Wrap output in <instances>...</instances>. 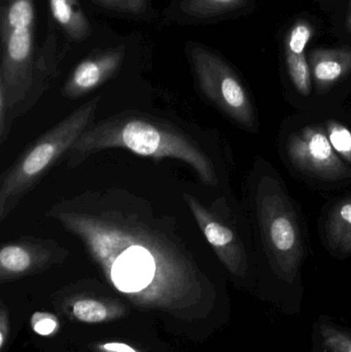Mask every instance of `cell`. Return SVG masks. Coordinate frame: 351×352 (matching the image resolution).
Returning a JSON list of instances; mask_svg holds the SVG:
<instances>
[{"mask_svg": "<svg viewBox=\"0 0 351 352\" xmlns=\"http://www.w3.org/2000/svg\"><path fill=\"white\" fill-rule=\"evenodd\" d=\"M257 264L255 297L288 316L302 311V270L310 252L304 215L282 175L260 156L247 175L243 197Z\"/></svg>", "mask_w": 351, "mask_h": 352, "instance_id": "cell-1", "label": "cell"}, {"mask_svg": "<svg viewBox=\"0 0 351 352\" xmlns=\"http://www.w3.org/2000/svg\"><path fill=\"white\" fill-rule=\"evenodd\" d=\"M111 148H124L150 158L181 161L205 186L212 188L222 182L220 163L206 146L168 120L136 111H124L93 123L64 160L69 168H76L89 157Z\"/></svg>", "mask_w": 351, "mask_h": 352, "instance_id": "cell-2", "label": "cell"}, {"mask_svg": "<svg viewBox=\"0 0 351 352\" xmlns=\"http://www.w3.org/2000/svg\"><path fill=\"white\" fill-rule=\"evenodd\" d=\"M278 148L291 175L319 190L351 186V168L335 152L319 111H298L284 118Z\"/></svg>", "mask_w": 351, "mask_h": 352, "instance_id": "cell-3", "label": "cell"}, {"mask_svg": "<svg viewBox=\"0 0 351 352\" xmlns=\"http://www.w3.org/2000/svg\"><path fill=\"white\" fill-rule=\"evenodd\" d=\"M101 97L96 96L72 111L39 136L0 177V221L8 219L19 203L49 170L65 159L70 148L95 123Z\"/></svg>", "mask_w": 351, "mask_h": 352, "instance_id": "cell-4", "label": "cell"}, {"mask_svg": "<svg viewBox=\"0 0 351 352\" xmlns=\"http://www.w3.org/2000/svg\"><path fill=\"white\" fill-rule=\"evenodd\" d=\"M34 19V0H10L2 8L0 95L14 120L30 111L43 92L35 74Z\"/></svg>", "mask_w": 351, "mask_h": 352, "instance_id": "cell-5", "label": "cell"}, {"mask_svg": "<svg viewBox=\"0 0 351 352\" xmlns=\"http://www.w3.org/2000/svg\"><path fill=\"white\" fill-rule=\"evenodd\" d=\"M183 200L206 241L233 280L256 296L257 264L242 208L234 207L226 198L218 199L210 206L192 194H183Z\"/></svg>", "mask_w": 351, "mask_h": 352, "instance_id": "cell-6", "label": "cell"}, {"mask_svg": "<svg viewBox=\"0 0 351 352\" xmlns=\"http://www.w3.org/2000/svg\"><path fill=\"white\" fill-rule=\"evenodd\" d=\"M185 51L202 97L235 126L257 135L261 129L259 111L236 70L222 56L197 41H188Z\"/></svg>", "mask_w": 351, "mask_h": 352, "instance_id": "cell-7", "label": "cell"}, {"mask_svg": "<svg viewBox=\"0 0 351 352\" xmlns=\"http://www.w3.org/2000/svg\"><path fill=\"white\" fill-rule=\"evenodd\" d=\"M313 35L310 23L299 20L291 27L284 39V66L299 111H313L315 107L313 78L306 47Z\"/></svg>", "mask_w": 351, "mask_h": 352, "instance_id": "cell-8", "label": "cell"}, {"mask_svg": "<svg viewBox=\"0 0 351 352\" xmlns=\"http://www.w3.org/2000/svg\"><path fill=\"white\" fill-rule=\"evenodd\" d=\"M125 47L104 50L82 60L64 84L61 95L64 98L78 99L115 76L125 57Z\"/></svg>", "mask_w": 351, "mask_h": 352, "instance_id": "cell-9", "label": "cell"}, {"mask_svg": "<svg viewBox=\"0 0 351 352\" xmlns=\"http://www.w3.org/2000/svg\"><path fill=\"white\" fill-rule=\"evenodd\" d=\"M65 256V248L56 240L21 237L1 246L0 269L5 275L23 274L37 265L45 264Z\"/></svg>", "mask_w": 351, "mask_h": 352, "instance_id": "cell-10", "label": "cell"}, {"mask_svg": "<svg viewBox=\"0 0 351 352\" xmlns=\"http://www.w3.org/2000/svg\"><path fill=\"white\" fill-rule=\"evenodd\" d=\"M321 244L332 258L351 256V194L332 199L324 206L319 219Z\"/></svg>", "mask_w": 351, "mask_h": 352, "instance_id": "cell-11", "label": "cell"}, {"mask_svg": "<svg viewBox=\"0 0 351 352\" xmlns=\"http://www.w3.org/2000/svg\"><path fill=\"white\" fill-rule=\"evenodd\" d=\"M308 61L315 96L325 98L350 78L351 47L343 45L333 49L313 50L309 54Z\"/></svg>", "mask_w": 351, "mask_h": 352, "instance_id": "cell-12", "label": "cell"}, {"mask_svg": "<svg viewBox=\"0 0 351 352\" xmlns=\"http://www.w3.org/2000/svg\"><path fill=\"white\" fill-rule=\"evenodd\" d=\"M247 3V0H172L165 10V18L174 24H204L232 16Z\"/></svg>", "mask_w": 351, "mask_h": 352, "instance_id": "cell-13", "label": "cell"}, {"mask_svg": "<svg viewBox=\"0 0 351 352\" xmlns=\"http://www.w3.org/2000/svg\"><path fill=\"white\" fill-rule=\"evenodd\" d=\"M315 111L321 115L334 150L351 168V107L331 104Z\"/></svg>", "mask_w": 351, "mask_h": 352, "instance_id": "cell-14", "label": "cell"}, {"mask_svg": "<svg viewBox=\"0 0 351 352\" xmlns=\"http://www.w3.org/2000/svg\"><path fill=\"white\" fill-rule=\"evenodd\" d=\"M310 352H351V327L323 314L313 322Z\"/></svg>", "mask_w": 351, "mask_h": 352, "instance_id": "cell-15", "label": "cell"}, {"mask_svg": "<svg viewBox=\"0 0 351 352\" xmlns=\"http://www.w3.org/2000/svg\"><path fill=\"white\" fill-rule=\"evenodd\" d=\"M49 6L54 20L72 41H84L92 33L80 0H49Z\"/></svg>", "mask_w": 351, "mask_h": 352, "instance_id": "cell-16", "label": "cell"}, {"mask_svg": "<svg viewBox=\"0 0 351 352\" xmlns=\"http://www.w3.org/2000/svg\"><path fill=\"white\" fill-rule=\"evenodd\" d=\"M74 316L80 322H103L107 316V309L101 302L96 300H78L72 306Z\"/></svg>", "mask_w": 351, "mask_h": 352, "instance_id": "cell-17", "label": "cell"}, {"mask_svg": "<svg viewBox=\"0 0 351 352\" xmlns=\"http://www.w3.org/2000/svg\"><path fill=\"white\" fill-rule=\"evenodd\" d=\"M148 0H91L100 10L117 14L140 16L148 8Z\"/></svg>", "mask_w": 351, "mask_h": 352, "instance_id": "cell-18", "label": "cell"}, {"mask_svg": "<svg viewBox=\"0 0 351 352\" xmlns=\"http://www.w3.org/2000/svg\"><path fill=\"white\" fill-rule=\"evenodd\" d=\"M31 322L34 332L41 336H49L57 330V318L52 314L36 312L32 316Z\"/></svg>", "mask_w": 351, "mask_h": 352, "instance_id": "cell-19", "label": "cell"}, {"mask_svg": "<svg viewBox=\"0 0 351 352\" xmlns=\"http://www.w3.org/2000/svg\"><path fill=\"white\" fill-rule=\"evenodd\" d=\"M103 349L109 352H136L129 345L124 343H107L103 345Z\"/></svg>", "mask_w": 351, "mask_h": 352, "instance_id": "cell-20", "label": "cell"}, {"mask_svg": "<svg viewBox=\"0 0 351 352\" xmlns=\"http://www.w3.org/2000/svg\"><path fill=\"white\" fill-rule=\"evenodd\" d=\"M346 26L348 32L351 33V0H350V4H348V14H346Z\"/></svg>", "mask_w": 351, "mask_h": 352, "instance_id": "cell-21", "label": "cell"}, {"mask_svg": "<svg viewBox=\"0 0 351 352\" xmlns=\"http://www.w3.org/2000/svg\"><path fill=\"white\" fill-rule=\"evenodd\" d=\"M2 1H3V2H5V1L8 2V1H10V0H2Z\"/></svg>", "mask_w": 351, "mask_h": 352, "instance_id": "cell-22", "label": "cell"}]
</instances>
